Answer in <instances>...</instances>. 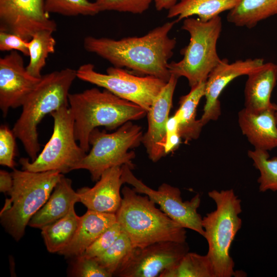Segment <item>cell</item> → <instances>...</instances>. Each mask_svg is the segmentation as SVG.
<instances>
[{"instance_id": "cell-17", "label": "cell", "mask_w": 277, "mask_h": 277, "mask_svg": "<svg viewBox=\"0 0 277 277\" xmlns=\"http://www.w3.org/2000/svg\"><path fill=\"white\" fill-rule=\"evenodd\" d=\"M121 167L105 170L93 187L79 189L77 192L80 202L88 210L116 214L122 199L121 188L124 183L121 179Z\"/></svg>"}, {"instance_id": "cell-11", "label": "cell", "mask_w": 277, "mask_h": 277, "mask_svg": "<svg viewBox=\"0 0 277 277\" xmlns=\"http://www.w3.org/2000/svg\"><path fill=\"white\" fill-rule=\"evenodd\" d=\"M121 168V179L124 184L131 185L137 193L147 195L173 220L183 227L192 230L204 237L202 217L197 212L201 203L199 194L189 201H184L179 188L163 183L157 190H154L138 179L128 165H124Z\"/></svg>"}, {"instance_id": "cell-37", "label": "cell", "mask_w": 277, "mask_h": 277, "mask_svg": "<svg viewBox=\"0 0 277 277\" xmlns=\"http://www.w3.org/2000/svg\"><path fill=\"white\" fill-rule=\"evenodd\" d=\"M154 3L157 11L168 10L177 3V0H154Z\"/></svg>"}, {"instance_id": "cell-38", "label": "cell", "mask_w": 277, "mask_h": 277, "mask_svg": "<svg viewBox=\"0 0 277 277\" xmlns=\"http://www.w3.org/2000/svg\"><path fill=\"white\" fill-rule=\"evenodd\" d=\"M272 106L274 110L275 115L277 121V104L272 103Z\"/></svg>"}, {"instance_id": "cell-22", "label": "cell", "mask_w": 277, "mask_h": 277, "mask_svg": "<svg viewBox=\"0 0 277 277\" xmlns=\"http://www.w3.org/2000/svg\"><path fill=\"white\" fill-rule=\"evenodd\" d=\"M206 82H201L191 87L190 92L182 96L179 100V107L174 113L179 122V133L185 143L199 138L203 125L196 119L198 105L205 95Z\"/></svg>"}, {"instance_id": "cell-24", "label": "cell", "mask_w": 277, "mask_h": 277, "mask_svg": "<svg viewBox=\"0 0 277 277\" xmlns=\"http://www.w3.org/2000/svg\"><path fill=\"white\" fill-rule=\"evenodd\" d=\"M277 14V0H241L229 11L227 21L235 26L251 29L261 21Z\"/></svg>"}, {"instance_id": "cell-13", "label": "cell", "mask_w": 277, "mask_h": 277, "mask_svg": "<svg viewBox=\"0 0 277 277\" xmlns=\"http://www.w3.org/2000/svg\"><path fill=\"white\" fill-rule=\"evenodd\" d=\"M49 14L45 0H0V30L29 41L38 31L56 30Z\"/></svg>"}, {"instance_id": "cell-3", "label": "cell", "mask_w": 277, "mask_h": 277, "mask_svg": "<svg viewBox=\"0 0 277 277\" xmlns=\"http://www.w3.org/2000/svg\"><path fill=\"white\" fill-rule=\"evenodd\" d=\"M121 193L116 222L134 248L163 241L186 242V228L157 208L147 195L142 196L126 186Z\"/></svg>"}, {"instance_id": "cell-28", "label": "cell", "mask_w": 277, "mask_h": 277, "mask_svg": "<svg viewBox=\"0 0 277 277\" xmlns=\"http://www.w3.org/2000/svg\"><path fill=\"white\" fill-rule=\"evenodd\" d=\"M248 156L260 172L259 191L277 192V157L270 159L268 151L255 149L249 150Z\"/></svg>"}, {"instance_id": "cell-10", "label": "cell", "mask_w": 277, "mask_h": 277, "mask_svg": "<svg viewBox=\"0 0 277 277\" xmlns=\"http://www.w3.org/2000/svg\"><path fill=\"white\" fill-rule=\"evenodd\" d=\"M77 77L107 90L118 97L134 103L147 112L167 82L150 75L138 76L123 68L110 67L106 73L97 72L90 63L76 70Z\"/></svg>"}, {"instance_id": "cell-12", "label": "cell", "mask_w": 277, "mask_h": 277, "mask_svg": "<svg viewBox=\"0 0 277 277\" xmlns=\"http://www.w3.org/2000/svg\"><path fill=\"white\" fill-rule=\"evenodd\" d=\"M186 242L163 241L143 248H134L113 276L160 277L175 267L189 252Z\"/></svg>"}, {"instance_id": "cell-9", "label": "cell", "mask_w": 277, "mask_h": 277, "mask_svg": "<svg viewBox=\"0 0 277 277\" xmlns=\"http://www.w3.org/2000/svg\"><path fill=\"white\" fill-rule=\"evenodd\" d=\"M54 121L51 136L41 152L33 161L21 158L22 170L32 172L56 170L67 173L84 157L86 152L76 143L74 120L69 106L50 113Z\"/></svg>"}, {"instance_id": "cell-32", "label": "cell", "mask_w": 277, "mask_h": 277, "mask_svg": "<svg viewBox=\"0 0 277 277\" xmlns=\"http://www.w3.org/2000/svg\"><path fill=\"white\" fill-rule=\"evenodd\" d=\"M122 232L120 225L115 222L97 238L81 255L87 258L100 256L114 243Z\"/></svg>"}, {"instance_id": "cell-1", "label": "cell", "mask_w": 277, "mask_h": 277, "mask_svg": "<svg viewBox=\"0 0 277 277\" xmlns=\"http://www.w3.org/2000/svg\"><path fill=\"white\" fill-rule=\"evenodd\" d=\"M176 20L166 22L141 36L114 39L88 36L83 46L114 67L126 68L143 75H150L167 82L171 75L168 65L176 44L169 34Z\"/></svg>"}, {"instance_id": "cell-18", "label": "cell", "mask_w": 277, "mask_h": 277, "mask_svg": "<svg viewBox=\"0 0 277 277\" xmlns=\"http://www.w3.org/2000/svg\"><path fill=\"white\" fill-rule=\"evenodd\" d=\"M238 122L254 149L269 151L277 148V121L272 106L258 113L244 108L238 112Z\"/></svg>"}, {"instance_id": "cell-23", "label": "cell", "mask_w": 277, "mask_h": 277, "mask_svg": "<svg viewBox=\"0 0 277 277\" xmlns=\"http://www.w3.org/2000/svg\"><path fill=\"white\" fill-rule=\"evenodd\" d=\"M241 0H180L168 10L167 17L177 22L196 15L207 22L235 8Z\"/></svg>"}, {"instance_id": "cell-27", "label": "cell", "mask_w": 277, "mask_h": 277, "mask_svg": "<svg viewBox=\"0 0 277 277\" xmlns=\"http://www.w3.org/2000/svg\"><path fill=\"white\" fill-rule=\"evenodd\" d=\"M160 277H215L208 256L187 252L174 268L163 273Z\"/></svg>"}, {"instance_id": "cell-33", "label": "cell", "mask_w": 277, "mask_h": 277, "mask_svg": "<svg viewBox=\"0 0 277 277\" xmlns=\"http://www.w3.org/2000/svg\"><path fill=\"white\" fill-rule=\"evenodd\" d=\"M71 272L73 276L111 277L112 275L102 267L94 258L82 255L73 258Z\"/></svg>"}, {"instance_id": "cell-21", "label": "cell", "mask_w": 277, "mask_h": 277, "mask_svg": "<svg viewBox=\"0 0 277 277\" xmlns=\"http://www.w3.org/2000/svg\"><path fill=\"white\" fill-rule=\"evenodd\" d=\"M78 202L80 197L72 187V181L63 176L46 203L32 217L28 225L41 229L66 215Z\"/></svg>"}, {"instance_id": "cell-14", "label": "cell", "mask_w": 277, "mask_h": 277, "mask_svg": "<svg viewBox=\"0 0 277 277\" xmlns=\"http://www.w3.org/2000/svg\"><path fill=\"white\" fill-rule=\"evenodd\" d=\"M41 78L27 72L23 58L17 51L0 58V108L4 117L10 108L22 106Z\"/></svg>"}, {"instance_id": "cell-34", "label": "cell", "mask_w": 277, "mask_h": 277, "mask_svg": "<svg viewBox=\"0 0 277 277\" xmlns=\"http://www.w3.org/2000/svg\"><path fill=\"white\" fill-rule=\"evenodd\" d=\"M15 136L6 125L0 127V164L14 169L16 164Z\"/></svg>"}, {"instance_id": "cell-15", "label": "cell", "mask_w": 277, "mask_h": 277, "mask_svg": "<svg viewBox=\"0 0 277 277\" xmlns=\"http://www.w3.org/2000/svg\"><path fill=\"white\" fill-rule=\"evenodd\" d=\"M264 63L263 58L238 60L230 63L227 58L221 59L209 74L205 83L206 102L200 118L204 126L211 121H216L221 114L219 97L225 87L236 77L247 75Z\"/></svg>"}, {"instance_id": "cell-19", "label": "cell", "mask_w": 277, "mask_h": 277, "mask_svg": "<svg viewBox=\"0 0 277 277\" xmlns=\"http://www.w3.org/2000/svg\"><path fill=\"white\" fill-rule=\"evenodd\" d=\"M247 76L244 108L256 113L271 108V94L277 83V64L264 63Z\"/></svg>"}, {"instance_id": "cell-16", "label": "cell", "mask_w": 277, "mask_h": 277, "mask_svg": "<svg viewBox=\"0 0 277 277\" xmlns=\"http://www.w3.org/2000/svg\"><path fill=\"white\" fill-rule=\"evenodd\" d=\"M178 78L171 74L147 112L148 129L143 135L142 143L149 159L153 162L159 161L166 155L164 149L166 125Z\"/></svg>"}, {"instance_id": "cell-35", "label": "cell", "mask_w": 277, "mask_h": 277, "mask_svg": "<svg viewBox=\"0 0 277 277\" xmlns=\"http://www.w3.org/2000/svg\"><path fill=\"white\" fill-rule=\"evenodd\" d=\"M29 41L20 36L5 31L0 30V50L1 51H18L24 55H29Z\"/></svg>"}, {"instance_id": "cell-6", "label": "cell", "mask_w": 277, "mask_h": 277, "mask_svg": "<svg viewBox=\"0 0 277 277\" xmlns=\"http://www.w3.org/2000/svg\"><path fill=\"white\" fill-rule=\"evenodd\" d=\"M208 196L215 202L216 209L202 218L204 237L207 240L210 260L215 277H231L235 274L234 263L230 249L242 227L240 217L241 201L232 189L212 190Z\"/></svg>"}, {"instance_id": "cell-8", "label": "cell", "mask_w": 277, "mask_h": 277, "mask_svg": "<svg viewBox=\"0 0 277 277\" xmlns=\"http://www.w3.org/2000/svg\"><path fill=\"white\" fill-rule=\"evenodd\" d=\"M142 127L128 121L112 133L94 129L89 136L91 149L74 170H88L93 181H97L108 169L127 165L134 168L135 152L131 150L142 143Z\"/></svg>"}, {"instance_id": "cell-36", "label": "cell", "mask_w": 277, "mask_h": 277, "mask_svg": "<svg viewBox=\"0 0 277 277\" xmlns=\"http://www.w3.org/2000/svg\"><path fill=\"white\" fill-rule=\"evenodd\" d=\"M13 184L11 173L7 171H0V191L3 193H8L11 189Z\"/></svg>"}, {"instance_id": "cell-5", "label": "cell", "mask_w": 277, "mask_h": 277, "mask_svg": "<svg viewBox=\"0 0 277 277\" xmlns=\"http://www.w3.org/2000/svg\"><path fill=\"white\" fill-rule=\"evenodd\" d=\"M13 186L0 212L1 223L16 241L24 235L32 217L46 203L63 174L50 170L32 172L14 168Z\"/></svg>"}, {"instance_id": "cell-30", "label": "cell", "mask_w": 277, "mask_h": 277, "mask_svg": "<svg viewBox=\"0 0 277 277\" xmlns=\"http://www.w3.org/2000/svg\"><path fill=\"white\" fill-rule=\"evenodd\" d=\"M47 12L65 16H93L100 11L95 3L88 0H45Z\"/></svg>"}, {"instance_id": "cell-26", "label": "cell", "mask_w": 277, "mask_h": 277, "mask_svg": "<svg viewBox=\"0 0 277 277\" xmlns=\"http://www.w3.org/2000/svg\"><path fill=\"white\" fill-rule=\"evenodd\" d=\"M54 32L42 30L36 32L29 41V62L26 66L27 72L36 78H41V71L46 63L49 54L55 51L56 41Z\"/></svg>"}, {"instance_id": "cell-7", "label": "cell", "mask_w": 277, "mask_h": 277, "mask_svg": "<svg viewBox=\"0 0 277 277\" xmlns=\"http://www.w3.org/2000/svg\"><path fill=\"white\" fill-rule=\"evenodd\" d=\"M221 16L204 22L189 17L183 19L182 29L190 35L189 43L183 48V58L169 63L171 74L184 77L191 88L206 82L209 74L221 59L217 51V43L222 30Z\"/></svg>"}, {"instance_id": "cell-25", "label": "cell", "mask_w": 277, "mask_h": 277, "mask_svg": "<svg viewBox=\"0 0 277 277\" xmlns=\"http://www.w3.org/2000/svg\"><path fill=\"white\" fill-rule=\"evenodd\" d=\"M81 216L72 206L69 212L41 229L45 244L50 253H58L71 242L78 228Z\"/></svg>"}, {"instance_id": "cell-2", "label": "cell", "mask_w": 277, "mask_h": 277, "mask_svg": "<svg viewBox=\"0 0 277 277\" xmlns=\"http://www.w3.org/2000/svg\"><path fill=\"white\" fill-rule=\"evenodd\" d=\"M68 102L74 117L76 140L86 153L89 151V136L94 129L104 126L115 130L128 121L138 120L147 115L139 105L106 89L92 88L69 93Z\"/></svg>"}, {"instance_id": "cell-29", "label": "cell", "mask_w": 277, "mask_h": 277, "mask_svg": "<svg viewBox=\"0 0 277 277\" xmlns=\"http://www.w3.org/2000/svg\"><path fill=\"white\" fill-rule=\"evenodd\" d=\"M134 248L129 237L122 231L114 243L106 251L94 259L113 276L119 267L128 259Z\"/></svg>"}, {"instance_id": "cell-4", "label": "cell", "mask_w": 277, "mask_h": 277, "mask_svg": "<svg viewBox=\"0 0 277 277\" xmlns=\"http://www.w3.org/2000/svg\"><path fill=\"white\" fill-rule=\"evenodd\" d=\"M76 77V70L70 68L45 74L22 105V113L12 131L31 161L36 158L40 150L38 125L47 114L69 106V89Z\"/></svg>"}, {"instance_id": "cell-20", "label": "cell", "mask_w": 277, "mask_h": 277, "mask_svg": "<svg viewBox=\"0 0 277 277\" xmlns=\"http://www.w3.org/2000/svg\"><path fill=\"white\" fill-rule=\"evenodd\" d=\"M115 222V214L88 209L81 216L78 228L71 242L58 253L71 259L82 255L97 238Z\"/></svg>"}, {"instance_id": "cell-31", "label": "cell", "mask_w": 277, "mask_h": 277, "mask_svg": "<svg viewBox=\"0 0 277 277\" xmlns=\"http://www.w3.org/2000/svg\"><path fill=\"white\" fill-rule=\"evenodd\" d=\"M154 0H95L100 12L114 11L142 14L148 9Z\"/></svg>"}]
</instances>
